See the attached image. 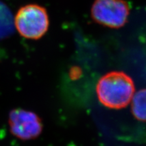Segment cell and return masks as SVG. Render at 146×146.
<instances>
[{
	"label": "cell",
	"mask_w": 146,
	"mask_h": 146,
	"mask_svg": "<svg viewBox=\"0 0 146 146\" xmlns=\"http://www.w3.org/2000/svg\"><path fill=\"white\" fill-rule=\"evenodd\" d=\"M98 100L110 109L125 108L131 103L135 88L133 79L120 71H112L102 76L96 87Z\"/></svg>",
	"instance_id": "cell-1"
},
{
	"label": "cell",
	"mask_w": 146,
	"mask_h": 146,
	"mask_svg": "<svg viewBox=\"0 0 146 146\" xmlns=\"http://www.w3.org/2000/svg\"><path fill=\"white\" fill-rule=\"evenodd\" d=\"M16 29L27 39H38L47 32L49 20L46 10L37 5H28L18 10L14 19Z\"/></svg>",
	"instance_id": "cell-2"
},
{
	"label": "cell",
	"mask_w": 146,
	"mask_h": 146,
	"mask_svg": "<svg viewBox=\"0 0 146 146\" xmlns=\"http://www.w3.org/2000/svg\"><path fill=\"white\" fill-rule=\"evenodd\" d=\"M129 7L124 0H96L91 15L97 23L111 28L125 25L129 14Z\"/></svg>",
	"instance_id": "cell-3"
},
{
	"label": "cell",
	"mask_w": 146,
	"mask_h": 146,
	"mask_svg": "<svg viewBox=\"0 0 146 146\" xmlns=\"http://www.w3.org/2000/svg\"><path fill=\"white\" fill-rule=\"evenodd\" d=\"M10 132L22 140H30L41 134L43 126L35 113L23 109H14L9 114Z\"/></svg>",
	"instance_id": "cell-4"
},
{
	"label": "cell",
	"mask_w": 146,
	"mask_h": 146,
	"mask_svg": "<svg viewBox=\"0 0 146 146\" xmlns=\"http://www.w3.org/2000/svg\"><path fill=\"white\" fill-rule=\"evenodd\" d=\"M14 20L6 5L0 3V39L7 37L13 32Z\"/></svg>",
	"instance_id": "cell-5"
},
{
	"label": "cell",
	"mask_w": 146,
	"mask_h": 146,
	"mask_svg": "<svg viewBox=\"0 0 146 146\" xmlns=\"http://www.w3.org/2000/svg\"><path fill=\"white\" fill-rule=\"evenodd\" d=\"M131 110L136 119L141 121L145 120V90L142 89L135 93L131 100Z\"/></svg>",
	"instance_id": "cell-6"
}]
</instances>
